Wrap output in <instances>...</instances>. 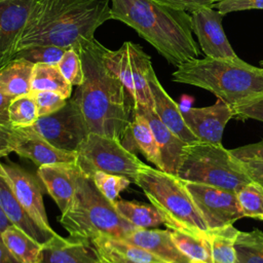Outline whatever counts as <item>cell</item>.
I'll list each match as a JSON object with an SVG mask.
<instances>
[{"label": "cell", "mask_w": 263, "mask_h": 263, "mask_svg": "<svg viewBox=\"0 0 263 263\" xmlns=\"http://www.w3.org/2000/svg\"><path fill=\"white\" fill-rule=\"evenodd\" d=\"M84 72L73 100L79 107L89 133L124 140L129 128L134 104L120 80L105 66V46L96 38L82 39L76 46Z\"/></svg>", "instance_id": "6da1fadb"}, {"label": "cell", "mask_w": 263, "mask_h": 263, "mask_svg": "<svg viewBox=\"0 0 263 263\" xmlns=\"http://www.w3.org/2000/svg\"><path fill=\"white\" fill-rule=\"evenodd\" d=\"M112 20L110 0H35L16 51L33 45L76 46ZM15 54V53H14Z\"/></svg>", "instance_id": "7a4b0ae2"}, {"label": "cell", "mask_w": 263, "mask_h": 263, "mask_svg": "<svg viewBox=\"0 0 263 263\" xmlns=\"http://www.w3.org/2000/svg\"><path fill=\"white\" fill-rule=\"evenodd\" d=\"M111 15L133 28L173 66L200 55L187 11L154 0H111Z\"/></svg>", "instance_id": "3957f363"}, {"label": "cell", "mask_w": 263, "mask_h": 263, "mask_svg": "<svg viewBox=\"0 0 263 263\" xmlns=\"http://www.w3.org/2000/svg\"><path fill=\"white\" fill-rule=\"evenodd\" d=\"M174 82L214 93L232 110L263 99V68L234 59L203 58L185 62L172 74Z\"/></svg>", "instance_id": "277c9868"}, {"label": "cell", "mask_w": 263, "mask_h": 263, "mask_svg": "<svg viewBox=\"0 0 263 263\" xmlns=\"http://www.w3.org/2000/svg\"><path fill=\"white\" fill-rule=\"evenodd\" d=\"M60 223L72 238L85 240L99 236L124 239L136 229L99 191L91 177L82 172L77 178L74 197L62 213Z\"/></svg>", "instance_id": "5b68a950"}, {"label": "cell", "mask_w": 263, "mask_h": 263, "mask_svg": "<svg viewBox=\"0 0 263 263\" xmlns=\"http://www.w3.org/2000/svg\"><path fill=\"white\" fill-rule=\"evenodd\" d=\"M159 212L163 224L170 230L196 236H208L209 228L198 212L185 181L176 175L146 165L135 181Z\"/></svg>", "instance_id": "8992f818"}, {"label": "cell", "mask_w": 263, "mask_h": 263, "mask_svg": "<svg viewBox=\"0 0 263 263\" xmlns=\"http://www.w3.org/2000/svg\"><path fill=\"white\" fill-rule=\"evenodd\" d=\"M186 182L239 190L253 180L243 162L235 158L222 144L196 141L183 148L177 175Z\"/></svg>", "instance_id": "52a82bcc"}, {"label": "cell", "mask_w": 263, "mask_h": 263, "mask_svg": "<svg viewBox=\"0 0 263 263\" xmlns=\"http://www.w3.org/2000/svg\"><path fill=\"white\" fill-rule=\"evenodd\" d=\"M76 153V162L87 176L104 172L125 177L135 183L139 172L147 165L118 139L95 133L87 135Z\"/></svg>", "instance_id": "ba28073f"}, {"label": "cell", "mask_w": 263, "mask_h": 263, "mask_svg": "<svg viewBox=\"0 0 263 263\" xmlns=\"http://www.w3.org/2000/svg\"><path fill=\"white\" fill-rule=\"evenodd\" d=\"M103 61L123 84L134 106L153 109V98L149 85V74L153 67L150 55L141 45L125 41L116 50L105 48Z\"/></svg>", "instance_id": "9c48e42d"}, {"label": "cell", "mask_w": 263, "mask_h": 263, "mask_svg": "<svg viewBox=\"0 0 263 263\" xmlns=\"http://www.w3.org/2000/svg\"><path fill=\"white\" fill-rule=\"evenodd\" d=\"M32 127L55 148L73 152L89 134L83 115L72 98L57 112L40 116Z\"/></svg>", "instance_id": "30bf717a"}, {"label": "cell", "mask_w": 263, "mask_h": 263, "mask_svg": "<svg viewBox=\"0 0 263 263\" xmlns=\"http://www.w3.org/2000/svg\"><path fill=\"white\" fill-rule=\"evenodd\" d=\"M185 185L209 230L233 225L243 217L235 192L186 181Z\"/></svg>", "instance_id": "8fae6325"}, {"label": "cell", "mask_w": 263, "mask_h": 263, "mask_svg": "<svg viewBox=\"0 0 263 263\" xmlns=\"http://www.w3.org/2000/svg\"><path fill=\"white\" fill-rule=\"evenodd\" d=\"M0 174L8 181L17 200L34 222L51 236L59 235L49 225L37 178L15 163L0 162Z\"/></svg>", "instance_id": "7c38bea8"}, {"label": "cell", "mask_w": 263, "mask_h": 263, "mask_svg": "<svg viewBox=\"0 0 263 263\" xmlns=\"http://www.w3.org/2000/svg\"><path fill=\"white\" fill-rule=\"evenodd\" d=\"M190 15L192 31L197 36L205 57L214 59L237 58L222 26L224 14L213 8H200L192 11Z\"/></svg>", "instance_id": "4fadbf2b"}, {"label": "cell", "mask_w": 263, "mask_h": 263, "mask_svg": "<svg viewBox=\"0 0 263 263\" xmlns=\"http://www.w3.org/2000/svg\"><path fill=\"white\" fill-rule=\"evenodd\" d=\"M10 147L12 152L32 160L38 166L75 162L77 159L76 152L55 148L32 126H12Z\"/></svg>", "instance_id": "5bb4252c"}, {"label": "cell", "mask_w": 263, "mask_h": 263, "mask_svg": "<svg viewBox=\"0 0 263 263\" xmlns=\"http://www.w3.org/2000/svg\"><path fill=\"white\" fill-rule=\"evenodd\" d=\"M182 115L198 141L221 144L225 126L233 117V110L225 102L217 99L214 105L208 107L182 110Z\"/></svg>", "instance_id": "9a60e30c"}, {"label": "cell", "mask_w": 263, "mask_h": 263, "mask_svg": "<svg viewBox=\"0 0 263 263\" xmlns=\"http://www.w3.org/2000/svg\"><path fill=\"white\" fill-rule=\"evenodd\" d=\"M34 2L35 0H0V67L16 52Z\"/></svg>", "instance_id": "2e32d148"}, {"label": "cell", "mask_w": 263, "mask_h": 263, "mask_svg": "<svg viewBox=\"0 0 263 263\" xmlns=\"http://www.w3.org/2000/svg\"><path fill=\"white\" fill-rule=\"evenodd\" d=\"M77 162H61L39 166L37 176L43 183L61 213L70 205L76 190L77 178L80 174Z\"/></svg>", "instance_id": "e0dca14e"}, {"label": "cell", "mask_w": 263, "mask_h": 263, "mask_svg": "<svg viewBox=\"0 0 263 263\" xmlns=\"http://www.w3.org/2000/svg\"><path fill=\"white\" fill-rule=\"evenodd\" d=\"M38 263H103L90 240L50 237L41 248Z\"/></svg>", "instance_id": "ac0fdd59"}, {"label": "cell", "mask_w": 263, "mask_h": 263, "mask_svg": "<svg viewBox=\"0 0 263 263\" xmlns=\"http://www.w3.org/2000/svg\"><path fill=\"white\" fill-rule=\"evenodd\" d=\"M149 85L153 98V110L159 119L186 144L198 141L185 123L181 108L159 82L154 69L149 74Z\"/></svg>", "instance_id": "d6986e66"}, {"label": "cell", "mask_w": 263, "mask_h": 263, "mask_svg": "<svg viewBox=\"0 0 263 263\" xmlns=\"http://www.w3.org/2000/svg\"><path fill=\"white\" fill-rule=\"evenodd\" d=\"M134 110L143 115L151 127L159 148L163 167L162 171L172 175H177L182 151L186 143L176 136L159 119L153 109L134 106Z\"/></svg>", "instance_id": "ffe728a7"}, {"label": "cell", "mask_w": 263, "mask_h": 263, "mask_svg": "<svg viewBox=\"0 0 263 263\" xmlns=\"http://www.w3.org/2000/svg\"><path fill=\"white\" fill-rule=\"evenodd\" d=\"M123 240L147 250L165 263H193L176 246L170 229L136 228Z\"/></svg>", "instance_id": "44dd1931"}, {"label": "cell", "mask_w": 263, "mask_h": 263, "mask_svg": "<svg viewBox=\"0 0 263 263\" xmlns=\"http://www.w3.org/2000/svg\"><path fill=\"white\" fill-rule=\"evenodd\" d=\"M90 241L99 252L103 263H165L147 250L123 239L99 236Z\"/></svg>", "instance_id": "7402d4cb"}, {"label": "cell", "mask_w": 263, "mask_h": 263, "mask_svg": "<svg viewBox=\"0 0 263 263\" xmlns=\"http://www.w3.org/2000/svg\"><path fill=\"white\" fill-rule=\"evenodd\" d=\"M0 209L7 219L16 227L25 231L33 239L44 243L50 234L43 231L25 211L13 193L8 181L0 174Z\"/></svg>", "instance_id": "603a6c76"}, {"label": "cell", "mask_w": 263, "mask_h": 263, "mask_svg": "<svg viewBox=\"0 0 263 263\" xmlns=\"http://www.w3.org/2000/svg\"><path fill=\"white\" fill-rule=\"evenodd\" d=\"M122 144L132 152L140 151L147 160L162 171L158 145L146 118L134 110L133 119Z\"/></svg>", "instance_id": "cb8c5ba5"}, {"label": "cell", "mask_w": 263, "mask_h": 263, "mask_svg": "<svg viewBox=\"0 0 263 263\" xmlns=\"http://www.w3.org/2000/svg\"><path fill=\"white\" fill-rule=\"evenodd\" d=\"M34 64L13 58L0 67V90L11 99L30 93Z\"/></svg>", "instance_id": "d4e9b609"}, {"label": "cell", "mask_w": 263, "mask_h": 263, "mask_svg": "<svg viewBox=\"0 0 263 263\" xmlns=\"http://www.w3.org/2000/svg\"><path fill=\"white\" fill-rule=\"evenodd\" d=\"M1 235L9 253L18 263H38L43 243L13 224L1 232Z\"/></svg>", "instance_id": "484cf974"}, {"label": "cell", "mask_w": 263, "mask_h": 263, "mask_svg": "<svg viewBox=\"0 0 263 263\" xmlns=\"http://www.w3.org/2000/svg\"><path fill=\"white\" fill-rule=\"evenodd\" d=\"M113 205L117 213L136 228L149 229L163 223L159 212L152 204L116 199Z\"/></svg>", "instance_id": "4316f807"}, {"label": "cell", "mask_w": 263, "mask_h": 263, "mask_svg": "<svg viewBox=\"0 0 263 263\" xmlns=\"http://www.w3.org/2000/svg\"><path fill=\"white\" fill-rule=\"evenodd\" d=\"M50 90L62 95L66 99H70L72 93V85L64 78L58 66L47 64H34L31 91Z\"/></svg>", "instance_id": "83f0119b"}, {"label": "cell", "mask_w": 263, "mask_h": 263, "mask_svg": "<svg viewBox=\"0 0 263 263\" xmlns=\"http://www.w3.org/2000/svg\"><path fill=\"white\" fill-rule=\"evenodd\" d=\"M171 235L179 250L193 263H215L209 235L196 236L176 230H171Z\"/></svg>", "instance_id": "f1b7e54d"}, {"label": "cell", "mask_w": 263, "mask_h": 263, "mask_svg": "<svg viewBox=\"0 0 263 263\" xmlns=\"http://www.w3.org/2000/svg\"><path fill=\"white\" fill-rule=\"evenodd\" d=\"M238 233L239 230L232 225L210 230L209 239L215 263H236L235 241Z\"/></svg>", "instance_id": "f546056e"}, {"label": "cell", "mask_w": 263, "mask_h": 263, "mask_svg": "<svg viewBox=\"0 0 263 263\" xmlns=\"http://www.w3.org/2000/svg\"><path fill=\"white\" fill-rule=\"evenodd\" d=\"M235 251L236 263H263V231H239Z\"/></svg>", "instance_id": "4dcf8cb0"}, {"label": "cell", "mask_w": 263, "mask_h": 263, "mask_svg": "<svg viewBox=\"0 0 263 263\" xmlns=\"http://www.w3.org/2000/svg\"><path fill=\"white\" fill-rule=\"evenodd\" d=\"M9 123L13 127L32 126L39 118L36 102L31 93L13 98L8 107Z\"/></svg>", "instance_id": "1f68e13d"}, {"label": "cell", "mask_w": 263, "mask_h": 263, "mask_svg": "<svg viewBox=\"0 0 263 263\" xmlns=\"http://www.w3.org/2000/svg\"><path fill=\"white\" fill-rule=\"evenodd\" d=\"M243 217L263 221V186L255 181L235 192Z\"/></svg>", "instance_id": "d6a6232c"}, {"label": "cell", "mask_w": 263, "mask_h": 263, "mask_svg": "<svg viewBox=\"0 0 263 263\" xmlns=\"http://www.w3.org/2000/svg\"><path fill=\"white\" fill-rule=\"evenodd\" d=\"M64 52L65 48L54 45H33L17 50L13 58H22L33 64L41 63L57 66Z\"/></svg>", "instance_id": "836d02e7"}, {"label": "cell", "mask_w": 263, "mask_h": 263, "mask_svg": "<svg viewBox=\"0 0 263 263\" xmlns=\"http://www.w3.org/2000/svg\"><path fill=\"white\" fill-rule=\"evenodd\" d=\"M64 78L71 85H80L84 80L82 61L76 47L65 49V52L57 65Z\"/></svg>", "instance_id": "e575fe53"}, {"label": "cell", "mask_w": 263, "mask_h": 263, "mask_svg": "<svg viewBox=\"0 0 263 263\" xmlns=\"http://www.w3.org/2000/svg\"><path fill=\"white\" fill-rule=\"evenodd\" d=\"M90 177L99 191L112 202L130 184V181L125 177L104 172H95Z\"/></svg>", "instance_id": "d590c367"}, {"label": "cell", "mask_w": 263, "mask_h": 263, "mask_svg": "<svg viewBox=\"0 0 263 263\" xmlns=\"http://www.w3.org/2000/svg\"><path fill=\"white\" fill-rule=\"evenodd\" d=\"M30 93L33 96L36 102L39 117L57 112L66 105L68 100L62 95L50 90H40Z\"/></svg>", "instance_id": "8d00e7d4"}, {"label": "cell", "mask_w": 263, "mask_h": 263, "mask_svg": "<svg viewBox=\"0 0 263 263\" xmlns=\"http://www.w3.org/2000/svg\"><path fill=\"white\" fill-rule=\"evenodd\" d=\"M215 6L219 12L226 14L233 11L263 9V0H220Z\"/></svg>", "instance_id": "74e56055"}, {"label": "cell", "mask_w": 263, "mask_h": 263, "mask_svg": "<svg viewBox=\"0 0 263 263\" xmlns=\"http://www.w3.org/2000/svg\"><path fill=\"white\" fill-rule=\"evenodd\" d=\"M230 153L240 161L263 162V139L253 144L231 149Z\"/></svg>", "instance_id": "f35d334b"}, {"label": "cell", "mask_w": 263, "mask_h": 263, "mask_svg": "<svg viewBox=\"0 0 263 263\" xmlns=\"http://www.w3.org/2000/svg\"><path fill=\"white\" fill-rule=\"evenodd\" d=\"M174 9L192 12L200 8H213L220 0H154Z\"/></svg>", "instance_id": "ab89813d"}, {"label": "cell", "mask_w": 263, "mask_h": 263, "mask_svg": "<svg viewBox=\"0 0 263 263\" xmlns=\"http://www.w3.org/2000/svg\"><path fill=\"white\" fill-rule=\"evenodd\" d=\"M233 116L240 119L251 118L263 122V99L234 109Z\"/></svg>", "instance_id": "60d3db41"}, {"label": "cell", "mask_w": 263, "mask_h": 263, "mask_svg": "<svg viewBox=\"0 0 263 263\" xmlns=\"http://www.w3.org/2000/svg\"><path fill=\"white\" fill-rule=\"evenodd\" d=\"M11 133L12 126L10 124L0 123V158L12 152L10 147Z\"/></svg>", "instance_id": "b9f144b4"}, {"label": "cell", "mask_w": 263, "mask_h": 263, "mask_svg": "<svg viewBox=\"0 0 263 263\" xmlns=\"http://www.w3.org/2000/svg\"><path fill=\"white\" fill-rule=\"evenodd\" d=\"M243 165L253 181L263 186V162L242 161Z\"/></svg>", "instance_id": "7bdbcfd3"}, {"label": "cell", "mask_w": 263, "mask_h": 263, "mask_svg": "<svg viewBox=\"0 0 263 263\" xmlns=\"http://www.w3.org/2000/svg\"><path fill=\"white\" fill-rule=\"evenodd\" d=\"M11 100L12 99L10 97L6 96L0 90V123L1 124H10L9 118H8V107Z\"/></svg>", "instance_id": "ee69618b"}, {"label": "cell", "mask_w": 263, "mask_h": 263, "mask_svg": "<svg viewBox=\"0 0 263 263\" xmlns=\"http://www.w3.org/2000/svg\"><path fill=\"white\" fill-rule=\"evenodd\" d=\"M0 263H18L6 248L0 232Z\"/></svg>", "instance_id": "f6af8a7d"}, {"label": "cell", "mask_w": 263, "mask_h": 263, "mask_svg": "<svg viewBox=\"0 0 263 263\" xmlns=\"http://www.w3.org/2000/svg\"><path fill=\"white\" fill-rule=\"evenodd\" d=\"M10 225H12V223L7 219L5 214L0 209V232H3Z\"/></svg>", "instance_id": "bcb514c9"}, {"label": "cell", "mask_w": 263, "mask_h": 263, "mask_svg": "<svg viewBox=\"0 0 263 263\" xmlns=\"http://www.w3.org/2000/svg\"><path fill=\"white\" fill-rule=\"evenodd\" d=\"M116 263H132V262H116Z\"/></svg>", "instance_id": "7dc6e473"}, {"label": "cell", "mask_w": 263, "mask_h": 263, "mask_svg": "<svg viewBox=\"0 0 263 263\" xmlns=\"http://www.w3.org/2000/svg\"><path fill=\"white\" fill-rule=\"evenodd\" d=\"M260 65H261V66H262V68H263V61H261V62H260Z\"/></svg>", "instance_id": "c3c4849f"}]
</instances>
